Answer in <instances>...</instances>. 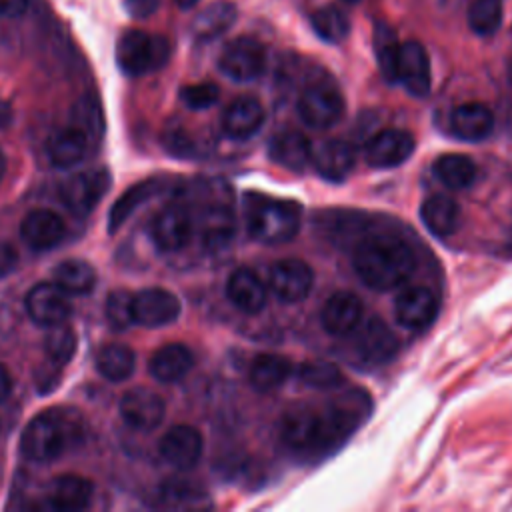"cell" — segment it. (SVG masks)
<instances>
[{
    "label": "cell",
    "mask_w": 512,
    "mask_h": 512,
    "mask_svg": "<svg viewBox=\"0 0 512 512\" xmlns=\"http://www.w3.org/2000/svg\"><path fill=\"white\" fill-rule=\"evenodd\" d=\"M358 278L372 290L402 286L416 268V256L408 244L390 236L362 240L352 256Z\"/></svg>",
    "instance_id": "obj_2"
},
{
    "label": "cell",
    "mask_w": 512,
    "mask_h": 512,
    "mask_svg": "<svg viewBox=\"0 0 512 512\" xmlns=\"http://www.w3.org/2000/svg\"><path fill=\"white\" fill-rule=\"evenodd\" d=\"M18 264V254L10 244L0 242V278L8 276Z\"/></svg>",
    "instance_id": "obj_47"
},
{
    "label": "cell",
    "mask_w": 512,
    "mask_h": 512,
    "mask_svg": "<svg viewBox=\"0 0 512 512\" xmlns=\"http://www.w3.org/2000/svg\"><path fill=\"white\" fill-rule=\"evenodd\" d=\"M160 188V182L150 178V180H142L132 184L130 188L124 190L122 196H118V200L112 204L110 212H108V232H116L126 220L128 216L134 214V210L144 204L146 200H150Z\"/></svg>",
    "instance_id": "obj_35"
},
{
    "label": "cell",
    "mask_w": 512,
    "mask_h": 512,
    "mask_svg": "<svg viewBox=\"0 0 512 512\" xmlns=\"http://www.w3.org/2000/svg\"><path fill=\"white\" fill-rule=\"evenodd\" d=\"M360 394L336 398L328 406L314 410L304 408L288 414L282 422V440L296 452L324 456L338 448L360 424L364 410Z\"/></svg>",
    "instance_id": "obj_1"
},
{
    "label": "cell",
    "mask_w": 512,
    "mask_h": 512,
    "mask_svg": "<svg viewBox=\"0 0 512 512\" xmlns=\"http://www.w3.org/2000/svg\"><path fill=\"white\" fill-rule=\"evenodd\" d=\"M452 128L462 140L478 142L490 136L494 128V114L482 102H464L452 112Z\"/></svg>",
    "instance_id": "obj_27"
},
{
    "label": "cell",
    "mask_w": 512,
    "mask_h": 512,
    "mask_svg": "<svg viewBox=\"0 0 512 512\" xmlns=\"http://www.w3.org/2000/svg\"><path fill=\"white\" fill-rule=\"evenodd\" d=\"M298 378L312 386V388H322V390H328V388H336L342 384L344 376L342 372L330 364V362H324V360H308V362H302L298 366Z\"/></svg>",
    "instance_id": "obj_41"
},
{
    "label": "cell",
    "mask_w": 512,
    "mask_h": 512,
    "mask_svg": "<svg viewBox=\"0 0 512 512\" xmlns=\"http://www.w3.org/2000/svg\"><path fill=\"white\" fill-rule=\"evenodd\" d=\"M234 236V216L224 204H210L200 216V238L206 248L218 250Z\"/></svg>",
    "instance_id": "obj_31"
},
{
    "label": "cell",
    "mask_w": 512,
    "mask_h": 512,
    "mask_svg": "<svg viewBox=\"0 0 512 512\" xmlns=\"http://www.w3.org/2000/svg\"><path fill=\"white\" fill-rule=\"evenodd\" d=\"M352 334L356 352L370 364H384L392 360L398 350V340L394 332L378 316H370L366 320L362 318V322Z\"/></svg>",
    "instance_id": "obj_14"
},
{
    "label": "cell",
    "mask_w": 512,
    "mask_h": 512,
    "mask_svg": "<svg viewBox=\"0 0 512 512\" xmlns=\"http://www.w3.org/2000/svg\"><path fill=\"white\" fill-rule=\"evenodd\" d=\"M344 2H350V4H354V2H358V0H344Z\"/></svg>",
    "instance_id": "obj_53"
},
{
    "label": "cell",
    "mask_w": 512,
    "mask_h": 512,
    "mask_svg": "<svg viewBox=\"0 0 512 512\" xmlns=\"http://www.w3.org/2000/svg\"><path fill=\"white\" fill-rule=\"evenodd\" d=\"M88 152V136L76 128L56 130L46 142V154L56 168H72L84 160Z\"/></svg>",
    "instance_id": "obj_26"
},
{
    "label": "cell",
    "mask_w": 512,
    "mask_h": 512,
    "mask_svg": "<svg viewBox=\"0 0 512 512\" xmlns=\"http://www.w3.org/2000/svg\"><path fill=\"white\" fill-rule=\"evenodd\" d=\"M266 64L264 48L258 40L240 36L228 42L218 58V68L224 76L234 82H252L256 80Z\"/></svg>",
    "instance_id": "obj_8"
},
{
    "label": "cell",
    "mask_w": 512,
    "mask_h": 512,
    "mask_svg": "<svg viewBox=\"0 0 512 512\" xmlns=\"http://www.w3.org/2000/svg\"><path fill=\"white\" fill-rule=\"evenodd\" d=\"M246 224L254 240L282 244L300 230V208L294 202L270 196H250L246 200Z\"/></svg>",
    "instance_id": "obj_4"
},
{
    "label": "cell",
    "mask_w": 512,
    "mask_h": 512,
    "mask_svg": "<svg viewBox=\"0 0 512 512\" xmlns=\"http://www.w3.org/2000/svg\"><path fill=\"white\" fill-rule=\"evenodd\" d=\"M364 318L362 302L352 292H334L322 306L320 322L332 336L352 334Z\"/></svg>",
    "instance_id": "obj_19"
},
{
    "label": "cell",
    "mask_w": 512,
    "mask_h": 512,
    "mask_svg": "<svg viewBox=\"0 0 512 512\" xmlns=\"http://www.w3.org/2000/svg\"><path fill=\"white\" fill-rule=\"evenodd\" d=\"M436 178L450 190H464L476 182L478 168L466 154H442L432 166Z\"/></svg>",
    "instance_id": "obj_32"
},
{
    "label": "cell",
    "mask_w": 512,
    "mask_h": 512,
    "mask_svg": "<svg viewBox=\"0 0 512 512\" xmlns=\"http://www.w3.org/2000/svg\"><path fill=\"white\" fill-rule=\"evenodd\" d=\"M510 248H512V236H510Z\"/></svg>",
    "instance_id": "obj_54"
},
{
    "label": "cell",
    "mask_w": 512,
    "mask_h": 512,
    "mask_svg": "<svg viewBox=\"0 0 512 512\" xmlns=\"http://www.w3.org/2000/svg\"><path fill=\"white\" fill-rule=\"evenodd\" d=\"M204 500V492L190 482L176 480L162 488V502L170 508H196Z\"/></svg>",
    "instance_id": "obj_43"
},
{
    "label": "cell",
    "mask_w": 512,
    "mask_h": 512,
    "mask_svg": "<svg viewBox=\"0 0 512 512\" xmlns=\"http://www.w3.org/2000/svg\"><path fill=\"white\" fill-rule=\"evenodd\" d=\"M264 118V108L256 98L240 96L226 106L222 114V130L234 140H246L260 130Z\"/></svg>",
    "instance_id": "obj_23"
},
{
    "label": "cell",
    "mask_w": 512,
    "mask_h": 512,
    "mask_svg": "<svg viewBox=\"0 0 512 512\" xmlns=\"http://www.w3.org/2000/svg\"><path fill=\"white\" fill-rule=\"evenodd\" d=\"M110 184L112 176L108 168L82 170L60 184V200L72 214L86 216L96 208V204H100L110 190Z\"/></svg>",
    "instance_id": "obj_6"
},
{
    "label": "cell",
    "mask_w": 512,
    "mask_h": 512,
    "mask_svg": "<svg viewBox=\"0 0 512 512\" xmlns=\"http://www.w3.org/2000/svg\"><path fill=\"white\" fill-rule=\"evenodd\" d=\"M268 154H270L272 162H276L288 170L300 172L310 162L312 144L308 142V138L302 132L286 130L272 138Z\"/></svg>",
    "instance_id": "obj_28"
},
{
    "label": "cell",
    "mask_w": 512,
    "mask_h": 512,
    "mask_svg": "<svg viewBox=\"0 0 512 512\" xmlns=\"http://www.w3.org/2000/svg\"><path fill=\"white\" fill-rule=\"evenodd\" d=\"M180 316V300L166 288H144L134 294V324L160 328Z\"/></svg>",
    "instance_id": "obj_17"
},
{
    "label": "cell",
    "mask_w": 512,
    "mask_h": 512,
    "mask_svg": "<svg viewBox=\"0 0 512 512\" xmlns=\"http://www.w3.org/2000/svg\"><path fill=\"white\" fill-rule=\"evenodd\" d=\"M12 122V108L6 100L0 98V128H6Z\"/></svg>",
    "instance_id": "obj_50"
},
{
    "label": "cell",
    "mask_w": 512,
    "mask_h": 512,
    "mask_svg": "<svg viewBox=\"0 0 512 512\" xmlns=\"http://www.w3.org/2000/svg\"><path fill=\"white\" fill-rule=\"evenodd\" d=\"M164 412L166 406L162 396L144 386L130 388L120 400L122 420L138 432H152L158 428L164 420Z\"/></svg>",
    "instance_id": "obj_12"
},
{
    "label": "cell",
    "mask_w": 512,
    "mask_h": 512,
    "mask_svg": "<svg viewBox=\"0 0 512 512\" xmlns=\"http://www.w3.org/2000/svg\"><path fill=\"white\" fill-rule=\"evenodd\" d=\"M398 50H400V44L396 40V32L386 22H378L374 26V52H376L380 72L388 82H396Z\"/></svg>",
    "instance_id": "obj_37"
},
{
    "label": "cell",
    "mask_w": 512,
    "mask_h": 512,
    "mask_svg": "<svg viewBox=\"0 0 512 512\" xmlns=\"http://www.w3.org/2000/svg\"><path fill=\"white\" fill-rule=\"evenodd\" d=\"M438 314V300L430 288L408 286L400 290L394 302V316L398 324L408 330L428 328Z\"/></svg>",
    "instance_id": "obj_15"
},
{
    "label": "cell",
    "mask_w": 512,
    "mask_h": 512,
    "mask_svg": "<svg viewBox=\"0 0 512 512\" xmlns=\"http://www.w3.org/2000/svg\"><path fill=\"white\" fill-rule=\"evenodd\" d=\"M54 282L68 294H88L96 284V270L80 258H70L54 268Z\"/></svg>",
    "instance_id": "obj_36"
},
{
    "label": "cell",
    "mask_w": 512,
    "mask_h": 512,
    "mask_svg": "<svg viewBox=\"0 0 512 512\" xmlns=\"http://www.w3.org/2000/svg\"><path fill=\"white\" fill-rule=\"evenodd\" d=\"M420 218L430 234L444 238L456 232L460 224V208L452 198L436 194L422 202Z\"/></svg>",
    "instance_id": "obj_30"
},
{
    "label": "cell",
    "mask_w": 512,
    "mask_h": 512,
    "mask_svg": "<svg viewBox=\"0 0 512 512\" xmlns=\"http://www.w3.org/2000/svg\"><path fill=\"white\" fill-rule=\"evenodd\" d=\"M4 172H6V158H4V152L0 150V182L4 178Z\"/></svg>",
    "instance_id": "obj_52"
},
{
    "label": "cell",
    "mask_w": 512,
    "mask_h": 512,
    "mask_svg": "<svg viewBox=\"0 0 512 512\" xmlns=\"http://www.w3.org/2000/svg\"><path fill=\"white\" fill-rule=\"evenodd\" d=\"M414 136L400 128L376 132L364 144V160L374 168H394L404 164L414 152Z\"/></svg>",
    "instance_id": "obj_11"
},
{
    "label": "cell",
    "mask_w": 512,
    "mask_h": 512,
    "mask_svg": "<svg viewBox=\"0 0 512 512\" xmlns=\"http://www.w3.org/2000/svg\"><path fill=\"white\" fill-rule=\"evenodd\" d=\"M298 114L306 126L326 130L342 118L344 98L336 86L314 82L302 90L298 98Z\"/></svg>",
    "instance_id": "obj_7"
},
{
    "label": "cell",
    "mask_w": 512,
    "mask_h": 512,
    "mask_svg": "<svg viewBox=\"0 0 512 512\" xmlns=\"http://www.w3.org/2000/svg\"><path fill=\"white\" fill-rule=\"evenodd\" d=\"M176 4H178L182 10H188V8L196 6V4H198V0H176Z\"/></svg>",
    "instance_id": "obj_51"
},
{
    "label": "cell",
    "mask_w": 512,
    "mask_h": 512,
    "mask_svg": "<svg viewBox=\"0 0 512 512\" xmlns=\"http://www.w3.org/2000/svg\"><path fill=\"white\" fill-rule=\"evenodd\" d=\"M312 28L326 42H340L350 32L348 16L336 6H324L312 14Z\"/></svg>",
    "instance_id": "obj_39"
},
{
    "label": "cell",
    "mask_w": 512,
    "mask_h": 512,
    "mask_svg": "<svg viewBox=\"0 0 512 512\" xmlns=\"http://www.w3.org/2000/svg\"><path fill=\"white\" fill-rule=\"evenodd\" d=\"M194 232V222L190 212L180 204H170L164 210H160L152 224L150 234L154 244L164 252H176L182 250Z\"/></svg>",
    "instance_id": "obj_13"
},
{
    "label": "cell",
    "mask_w": 512,
    "mask_h": 512,
    "mask_svg": "<svg viewBox=\"0 0 512 512\" xmlns=\"http://www.w3.org/2000/svg\"><path fill=\"white\" fill-rule=\"evenodd\" d=\"M312 284L314 272L304 260L284 258L270 266L268 286L272 294L286 304H296L308 298Z\"/></svg>",
    "instance_id": "obj_9"
},
{
    "label": "cell",
    "mask_w": 512,
    "mask_h": 512,
    "mask_svg": "<svg viewBox=\"0 0 512 512\" xmlns=\"http://www.w3.org/2000/svg\"><path fill=\"white\" fill-rule=\"evenodd\" d=\"M310 162L320 176L332 182H340L352 172L356 156L348 142L340 138H328L312 146Z\"/></svg>",
    "instance_id": "obj_20"
},
{
    "label": "cell",
    "mask_w": 512,
    "mask_h": 512,
    "mask_svg": "<svg viewBox=\"0 0 512 512\" xmlns=\"http://www.w3.org/2000/svg\"><path fill=\"white\" fill-rule=\"evenodd\" d=\"M226 296L246 314H258L266 306V286L250 268H238L228 276Z\"/></svg>",
    "instance_id": "obj_25"
},
{
    "label": "cell",
    "mask_w": 512,
    "mask_h": 512,
    "mask_svg": "<svg viewBox=\"0 0 512 512\" xmlns=\"http://www.w3.org/2000/svg\"><path fill=\"white\" fill-rule=\"evenodd\" d=\"M218 96H220V90L216 84L212 82H200V84H190V86H184L180 90V98L182 102L192 108V110H204V108H210L218 102Z\"/></svg>",
    "instance_id": "obj_45"
},
{
    "label": "cell",
    "mask_w": 512,
    "mask_h": 512,
    "mask_svg": "<svg viewBox=\"0 0 512 512\" xmlns=\"http://www.w3.org/2000/svg\"><path fill=\"white\" fill-rule=\"evenodd\" d=\"M66 226L60 214L48 208L32 210L20 224V236L32 250H50L64 238Z\"/></svg>",
    "instance_id": "obj_21"
},
{
    "label": "cell",
    "mask_w": 512,
    "mask_h": 512,
    "mask_svg": "<svg viewBox=\"0 0 512 512\" xmlns=\"http://www.w3.org/2000/svg\"><path fill=\"white\" fill-rule=\"evenodd\" d=\"M250 382L260 392L280 388L292 374V364L278 354H258L250 364Z\"/></svg>",
    "instance_id": "obj_34"
},
{
    "label": "cell",
    "mask_w": 512,
    "mask_h": 512,
    "mask_svg": "<svg viewBox=\"0 0 512 512\" xmlns=\"http://www.w3.org/2000/svg\"><path fill=\"white\" fill-rule=\"evenodd\" d=\"M94 494V486L88 478L78 474L56 476L46 492V506L58 512L84 510Z\"/></svg>",
    "instance_id": "obj_22"
},
{
    "label": "cell",
    "mask_w": 512,
    "mask_h": 512,
    "mask_svg": "<svg viewBox=\"0 0 512 512\" xmlns=\"http://www.w3.org/2000/svg\"><path fill=\"white\" fill-rule=\"evenodd\" d=\"M170 58V42L144 30H126L116 44V62L128 76H144L160 70Z\"/></svg>",
    "instance_id": "obj_5"
},
{
    "label": "cell",
    "mask_w": 512,
    "mask_h": 512,
    "mask_svg": "<svg viewBox=\"0 0 512 512\" xmlns=\"http://www.w3.org/2000/svg\"><path fill=\"white\" fill-rule=\"evenodd\" d=\"M74 126L80 128L86 136L102 132V112L94 96L82 98L74 108Z\"/></svg>",
    "instance_id": "obj_44"
},
{
    "label": "cell",
    "mask_w": 512,
    "mask_h": 512,
    "mask_svg": "<svg viewBox=\"0 0 512 512\" xmlns=\"http://www.w3.org/2000/svg\"><path fill=\"white\" fill-rule=\"evenodd\" d=\"M396 82H400L412 96L424 98L430 92V60L420 42L400 44L396 60Z\"/></svg>",
    "instance_id": "obj_16"
},
{
    "label": "cell",
    "mask_w": 512,
    "mask_h": 512,
    "mask_svg": "<svg viewBox=\"0 0 512 512\" xmlns=\"http://www.w3.org/2000/svg\"><path fill=\"white\" fill-rule=\"evenodd\" d=\"M192 366H194L192 350L180 342H170L160 346L148 362L152 378L162 384H172L182 380L192 370Z\"/></svg>",
    "instance_id": "obj_24"
},
{
    "label": "cell",
    "mask_w": 512,
    "mask_h": 512,
    "mask_svg": "<svg viewBox=\"0 0 512 512\" xmlns=\"http://www.w3.org/2000/svg\"><path fill=\"white\" fill-rule=\"evenodd\" d=\"M28 316L44 328L64 324L72 312L70 294L56 282H40L26 294L24 300Z\"/></svg>",
    "instance_id": "obj_10"
},
{
    "label": "cell",
    "mask_w": 512,
    "mask_h": 512,
    "mask_svg": "<svg viewBox=\"0 0 512 512\" xmlns=\"http://www.w3.org/2000/svg\"><path fill=\"white\" fill-rule=\"evenodd\" d=\"M12 392V376L10 372L0 364V404L10 396Z\"/></svg>",
    "instance_id": "obj_49"
},
{
    "label": "cell",
    "mask_w": 512,
    "mask_h": 512,
    "mask_svg": "<svg viewBox=\"0 0 512 512\" xmlns=\"http://www.w3.org/2000/svg\"><path fill=\"white\" fill-rule=\"evenodd\" d=\"M160 456L176 470H192L204 448L202 434L188 426V424H176L172 426L160 440Z\"/></svg>",
    "instance_id": "obj_18"
},
{
    "label": "cell",
    "mask_w": 512,
    "mask_h": 512,
    "mask_svg": "<svg viewBox=\"0 0 512 512\" xmlns=\"http://www.w3.org/2000/svg\"><path fill=\"white\" fill-rule=\"evenodd\" d=\"M160 2L162 0H126L124 6H126V12L132 16V18H148L152 16L158 8H160Z\"/></svg>",
    "instance_id": "obj_46"
},
{
    "label": "cell",
    "mask_w": 512,
    "mask_h": 512,
    "mask_svg": "<svg viewBox=\"0 0 512 512\" xmlns=\"http://www.w3.org/2000/svg\"><path fill=\"white\" fill-rule=\"evenodd\" d=\"M80 416L70 410H48L32 418L20 436V452L34 462H48L62 456L80 440Z\"/></svg>",
    "instance_id": "obj_3"
},
{
    "label": "cell",
    "mask_w": 512,
    "mask_h": 512,
    "mask_svg": "<svg viewBox=\"0 0 512 512\" xmlns=\"http://www.w3.org/2000/svg\"><path fill=\"white\" fill-rule=\"evenodd\" d=\"M236 6L228 0H216L210 2L206 8H202L194 20H192V36L196 40L208 42L218 36H222L234 22H236Z\"/></svg>",
    "instance_id": "obj_29"
},
{
    "label": "cell",
    "mask_w": 512,
    "mask_h": 512,
    "mask_svg": "<svg viewBox=\"0 0 512 512\" xmlns=\"http://www.w3.org/2000/svg\"><path fill=\"white\" fill-rule=\"evenodd\" d=\"M30 0H0V16L16 18L26 12Z\"/></svg>",
    "instance_id": "obj_48"
},
{
    "label": "cell",
    "mask_w": 512,
    "mask_h": 512,
    "mask_svg": "<svg viewBox=\"0 0 512 512\" xmlns=\"http://www.w3.org/2000/svg\"><path fill=\"white\" fill-rule=\"evenodd\" d=\"M76 346H78L76 332L70 326H66V322L48 328V334L44 338V350L52 364L56 366L68 364L76 352Z\"/></svg>",
    "instance_id": "obj_38"
},
{
    "label": "cell",
    "mask_w": 512,
    "mask_h": 512,
    "mask_svg": "<svg viewBox=\"0 0 512 512\" xmlns=\"http://www.w3.org/2000/svg\"><path fill=\"white\" fill-rule=\"evenodd\" d=\"M106 320L110 328L122 332L134 324V294L128 290H114L106 298Z\"/></svg>",
    "instance_id": "obj_42"
},
{
    "label": "cell",
    "mask_w": 512,
    "mask_h": 512,
    "mask_svg": "<svg viewBox=\"0 0 512 512\" xmlns=\"http://www.w3.org/2000/svg\"><path fill=\"white\" fill-rule=\"evenodd\" d=\"M134 366H136V356H134L132 348H128L126 344L110 342L98 350L96 370L100 372L102 378H106L110 382L128 380L134 372Z\"/></svg>",
    "instance_id": "obj_33"
},
{
    "label": "cell",
    "mask_w": 512,
    "mask_h": 512,
    "mask_svg": "<svg viewBox=\"0 0 512 512\" xmlns=\"http://www.w3.org/2000/svg\"><path fill=\"white\" fill-rule=\"evenodd\" d=\"M502 12V0H474L468 8V26L478 36H490L500 28Z\"/></svg>",
    "instance_id": "obj_40"
}]
</instances>
